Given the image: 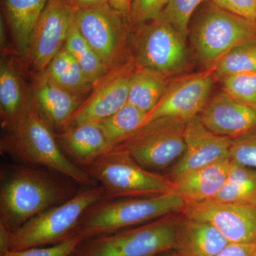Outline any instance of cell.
Masks as SVG:
<instances>
[{"mask_svg": "<svg viewBox=\"0 0 256 256\" xmlns=\"http://www.w3.org/2000/svg\"><path fill=\"white\" fill-rule=\"evenodd\" d=\"M74 195L69 185L50 172L30 166H13L2 176L0 224L14 232Z\"/></svg>", "mask_w": 256, "mask_h": 256, "instance_id": "6da1fadb", "label": "cell"}, {"mask_svg": "<svg viewBox=\"0 0 256 256\" xmlns=\"http://www.w3.org/2000/svg\"><path fill=\"white\" fill-rule=\"evenodd\" d=\"M0 151L21 162L52 170L88 188L96 186L95 180L64 154L53 129L32 100L22 118L2 138Z\"/></svg>", "mask_w": 256, "mask_h": 256, "instance_id": "7a4b0ae2", "label": "cell"}, {"mask_svg": "<svg viewBox=\"0 0 256 256\" xmlns=\"http://www.w3.org/2000/svg\"><path fill=\"white\" fill-rule=\"evenodd\" d=\"M186 202L173 193L139 198L101 200L82 214L76 233L94 238L148 223L172 214L182 213Z\"/></svg>", "mask_w": 256, "mask_h": 256, "instance_id": "3957f363", "label": "cell"}, {"mask_svg": "<svg viewBox=\"0 0 256 256\" xmlns=\"http://www.w3.org/2000/svg\"><path fill=\"white\" fill-rule=\"evenodd\" d=\"M82 168L104 188L102 200L156 196L172 188L168 176L146 169L122 150H109Z\"/></svg>", "mask_w": 256, "mask_h": 256, "instance_id": "277c9868", "label": "cell"}, {"mask_svg": "<svg viewBox=\"0 0 256 256\" xmlns=\"http://www.w3.org/2000/svg\"><path fill=\"white\" fill-rule=\"evenodd\" d=\"M182 218L172 214L137 227L86 239L70 256H158L174 250Z\"/></svg>", "mask_w": 256, "mask_h": 256, "instance_id": "5b68a950", "label": "cell"}, {"mask_svg": "<svg viewBox=\"0 0 256 256\" xmlns=\"http://www.w3.org/2000/svg\"><path fill=\"white\" fill-rule=\"evenodd\" d=\"M104 195L101 185L90 186L33 217L11 232L10 250L50 246L73 238L77 235V226L84 212Z\"/></svg>", "mask_w": 256, "mask_h": 256, "instance_id": "8992f818", "label": "cell"}, {"mask_svg": "<svg viewBox=\"0 0 256 256\" xmlns=\"http://www.w3.org/2000/svg\"><path fill=\"white\" fill-rule=\"evenodd\" d=\"M186 40L160 15L131 30L130 56L138 67L170 78L188 68Z\"/></svg>", "mask_w": 256, "mask_h": 256, "instance_id": "52a82bcc", "label": "cell"}, {"mask_svg": "<svg viewBox=\"0 0 256 256\" xmlns=\"http://www.w3.org/2000/svg\"><path fill=\"white\" fill-rule=\"evenodd\" d=\"M195 18L191 41L198 60L206 68L242 42L256 40V22L206 1Z\"/></svg>", "mask_w": 256, "mask_h": 256, "instance_id": "ba28073f", "label": "cell"}, {"mask_svg": "<svg viewBox=\"0 0 256 256\" xmlns=\"http://www.w3.org/2000/svg\"><path fill=\"white\" fill-rule=\"evenodd\" d=\"M186 124L176 118L153 120L111 149L128 152L138 164L158 172L174 166L183 156Z\"/></svg>", "mask_w": 256, "mask_h": 256, "instance_id": "9c48e42d", "label": "cell"}, {"mask_svg": "<svg viewBox=\"0 0 256 256\" xmlns=\"http://www.w3.org/2000/svg\"><path fill=\"white\" fill-rule=\"evenodd\" d=\"M75 22L108 72L129 60L130 25L108 3L76 12Z\"/></svg>", "mask_w": 256, "mask_h": 256, "instance_id": "30bf717a", "label": "cell"}, {"mask_svg": "<svg viewBox=\"0 0 256 256\" xmlns=\"http://www.w3.org/2000/svg\"><path fill=\"white\" fill-rule=\"evenodd\" d=\"M214 80L212 68L170 80L164 95L154 108L146 112L143 126L160 118L188 121L200 116L210 100Z\"/></svg>", "mask_w": 256, "mask_h": 256, "instance_id": "8fae6325", "label": "cell"}, {"mask_svg": "<svg viewBox=\"0 0 256 256\" xmlns=\"http://www.w3.org/2000/svg\"><path fill=\"white\" fill-rule=\"evenodd\" d=\"M137 68V64L130 56L124 63L109 70L94 86L64 129L100 120L122 108L128 104L130 84Z\"/></svg>", "mask_w": 256, "mask_h": 256, "instance_id": "7c38bea8", "label": "cell"}, {"mask_svg": "<svg viewBox=\"0 0 256 256\" xmlns=\"http://www.w3.org/2000/svg\"><path fill=\"white\" fill-rule=\"evenodd\" d=\"M75 18L65 0H48L30 38L26 62L35 73L44 72L65 44Z\"/></svg>", "mask_w": 256, "mask_h": 256, "instance_id": "4fadbf2b", "label": "cell"}, {"mask_svg": "<svg viewBox=\"0 0 256 256\" xmlns=\"http://www.w3.org/2000/svg\"><path fill=\"white\" fill-rule=\"evenodd\" d=\"M182 215L215 226L229 242H256V206L208 200L186 204Z\"/></svg>", "mask_w": 256, "mask_h": 256, "instance_id": "5bb4252c", "label": "cell"}, {"mask_svg": "<svg viewBox=\"0 0 256 256\" xmlns=\"http://www.w3.org/2000/svg\"><path fill=\"white\" fill-rule=\"evenodd\" d=\"M232 140L212 132L198 116L188 120L184 132V152L172 166L168 178L172 182L194 170L228 159Z\"/></svg>", "mask_w": 256, "mask_h": 256, "instance_id": "9a60e30c", "label": "cell"}, {"mask_svg": "<svg viewBox=\"0 0 256 256\" xmlns=\"http://www.w3.org/2000/svg\"><path fill=\"white\" fill-rule=\"evenodd\" d=\"M198 116L210 131L222 137L234 139L256 129V108L224 90L208 100Z\"/></svg>", "mask_w": 256, "mask_h": 256, "instance_id": "2e32d148", "label": "cell"}, {"mask_svg": "<svg viewBox=\"0 0 256 256\" xmlns=\"http://www.w3.org/2000/svg\"><path fill=\"white\" fill-rule=\"evenodd\" d=\"M31 95L34 106L42 118L58 132L84 100L58 85L45 70L33 76Z\"/></svg>", "mask_w": 256, "mask_h": 256, "instance_id": "e0dca14e", "label": "cell"}, {"mask_svg": "<svg viewBox=\"0 0 256 256\" xmlns=\"http://www.w3.org/2000/svg\"><path fill=\"white\" fill-rule=\"evenodd\" d=\"M3 53L0 63V117L6 132L12 130L22 118L32 104L28 92L14 60Z\"/></svg>", "mask_w": 256, "mask_h": 256, "instance_id": "ac0fdd59", "label": "cell"}, {"mask_svg": "<svg viewBox=\"0 0 256 256\" xmlns=\"http://www.w3.org/2000/svg\"><path fill=\"white\" fill-rule=\"evenodd\" d=\"M232 161L228 158L203 166L172 182L171 193L186 204L213 200L223 188Z\"/></svg>", "mask_w": 256, "mask_h": 256, "instance_id": "d6986e66", "label": "cell"}, {"mask_svg": "<svg viewBox=\"0 0 256 256\" xmlns=\"http://www.w3.org/2000/svg\"><path fill=\"white\" fill-rule=\"evenodd\" d=\"M55 136L64 154L80 168L108 150L105 136L95 121L65 128Z\"/></svg>", "mask_w": 256, "mask_h": 256, "instance_id": "ffe728a7", "label": "cell"}, {"mask_svg": "<svg viewBox=\"0 0 256 256\" xmlns=\"http://www.w3.org/2000/svg\"><path fill=\"white\" fill-rule=\"evenodd\" d=\"M228 244L212 224L184 216L178 225L174 250L181 256H215Z\"/></svg>", "mask_w": 256, "mask_h": 256, "instance_id": "44dd1931", "label": "cell"}, {"mask_svg": "<svg viewBox=\"0 0 256 256\" xmlns=\"http://www.w3.org/2000/svg\"><path fill=\"white\" fill-rule=\"evenodd\" d=\"M48 0H1L6 25L18 56L28 60L30 38L35 24Z\"/></svg>", "mask_w": 256, "mask_h": 256, "instance_id": "7402d4cb", "label": "cell"}, {"mask_svg": "<svg viewBox=\"0 0 256 256\" xmlns=\"http://www.w3.org/2000/svg\"><path fill=\"white\" fill-rule=\"evenodd\" d=\"M169 78L159 72L138 66L130 84L128 104L149 112L164 95Z\"/></svg>", "mask_w": 256, "mask_h": 256, "instance_id": "603a6c76", "label": "cell"}, {"mask_svg": "<svg viewBox=\"0 0 256 256\" xmlns=\"http://www.w3.org/2000/svg\"><path fill=\"white\" fill-rule=\"evenodd\" d=\"M45 72L60 86L82 98L90 94L94 88L76 60L64 46Z\"/></svg>", "mask_w": 256, "mask_h": 256, "instance_id": "cb8c5ba5", "label": "cell"}, {"mask_svg": "<svg viewBox=\"0 0 256 256\" xmlns=\"http://www.w3.org/2000/svg\"><path fill=\"white\" fill-rule=\"evenodd\" d=\"M212 200L256 206V170L232 161L225 184Z\"/></svg>", "mask_w": 256, "mask_h": 256, "instance_id": "d4e9b609", "label": "cell"}, {"mask_svg": "<svg viewBox=\"0 0 256 256\" xmlns=\"http://www.w3.org/2000/svg\"><path fill=\"white\" fill-rule=\"evenodd\" d=\"M146 114L144 111L127 104L114 114L95 121L105 136L108 150L142 127Z\"/></svg>", "mask_w": 256, "mask_h": 256, "instance_id": "484cf974", "label": "cell"}, {"mask_svg": "<svg viewBox=\"0 0 256 256\" xmlns=\"http://www.w3.org/2000/svg\"><path fill=\"white\" fill-rule=\"evenodd\" d=\"M64 47L76 60L94 86L107 73V69L100 57L79 31L75 18Z\"/></svg>", "mask_w": 256, "mask_h": 256, "instance_id": "4316f807", "label": "cell"}, {"mask_svg": "<svg viewBox=\"0 0 256 256\" xmlns=\"http://www.w3.org/2000/svg\"><path fill=\"white\" fill-rule=\"evenodd\" d=\"M210 68H213L215 79L220 80L236 74L256 72V40L234 46Z\"/></svg>", "mask_w": 256, "mask_h": 256, "instance_id": "83f0119b", "label": "cell"}, {"mask_svg": "<svg viewBox=\"0 0 256 256\" xmlns=\"http://www.w3.org/2000/svg\"><path fill=\"white\" fill-rule=\"evenodd\" d=\"M206 0H168L161 16L184 38L190 34L192 16Z\"/></svg>", "mask_w": 256, "mask_h": 256, "instance_id": "f1b7e54d", "label": "cell"}, {"mask_svg": "<svg viewBox=\"0 0 256 256\" xmlns=\"http://www.w3.org/2000/svg\"><path fill=\"white\" fill-rule=\"evenodd\" d=\"M222 82L224 92L244 105L256 108V72L230 76Z\"/></svg>", "mask_w": 256, "mask_h": 256, "instance_id": "f546056e", "label": "cell"}, {"mask_svg": "<svg viewBox=\"0 0 256 256\" xmlns=\"http://www.w3.org/2000/svg\"><path fill=\"white\" fill-rule=\"evenodd\" d=\"M229 159L242 166L256 170V129L233 139Z\"/></svg>", "mask_w": 256, "mask_h": 256, "instance_id": "4dcf8cb0", "label": "cell"}, {"mask_svg": "<svg viewBox=\"0 0 256 256\" xmlns=\"http://www.w3.org/2000/svg\"><path fill=\"white\" fill-rule=\"evenodd\" d=\"M84 238L77 234L66 242L50 246L34 247L0 252V256H70Z\"/></svg>", "mask_w": 256, "mask_h": 256, "instance_id": "1f68e13d", "label": "cell"}, {"mask_svg": "<svg viewBox=\"0 0 256 256\" xmlns=\"http://www.w3.org/2000/svg\"><path fill=\"white\" fill-rule=\"evenodd\" d=\"M168 2V0H133L130 16L131 30L160 16Z\"/></svg>", "mask_w": 256, "mask_h": 256, "instance_id": "d6a6232c", "label": "cell"}, {"mask_svg": "<svg viewBox=\"0 0 256 256\" xmlns=\"http://www.w3.org/2000/svg\"><path fill=\"white\" fill-rule=\"evenodd\" d=\"M226 11L256 22V0H210Z\"/></svg>", "mask_w": 256, "mask_h": 256, "instance_id": "836d02e7", "label": "cell"}, {"mask_svg": "<svg viewBox=\"0 0 256 256\" xmlns=\"http://www.w3.org/2000/svg\"><path fill=\"white\" fill-rule=\"evenodd\" d=\"M256 242L235 244L230 242L215 256H254Z\"/></svg>", "mask_w": 256, "mask_h": 256, "instance_id": "e575fe53", "label": "cell"}, {"mask_svg": "<svg viewBox=\"0 0 256 256\" xmlns=\"http://www.w3.org/2000/svg\"><path fill=\"white\" fill-rule=\"evenodd\" d=\"M66 2L75 12L95 8L108 3V0H65Z\"/></svg>", "mask_w": 256, "mask_h": 256, "instance_id": "d590c367", "label": "cell"}, {"mask_svg": "<svg viewBox=\"0 0 256 256\" xmlns=\"http://www.w3.org/2000/svg\"><path fill=\"white\" fill-rule=\"evenodd\" d=\"M108 3L112 9L120 13L130 23L133 0H108Z\"/></svg>", "mask_w": 256, "mask_h": 256, "instance_id": "8d00e7d4", "label": "cell"}, {"mask_svg": "<svg viewBox=\"0 0 256 256\" xmlns=\"http://www.w3.org/2000/svg\"><path fill=\"white\" fill-rule=\"evenodd\" d=\"M11 245V230L0 224V252H8Z\"/></svg>", "mask_w": 256, "mask_h": 256, "instance_id": "74e56055", "label": "cell"}, {"mask_svg": "<svg viewBox=\"0 0 256 256\" xmlns=\"http://www.w3.org/2000/svg\"><path fill=\"white\" fill-rule=\"evenodd\" d=\"M163 254H164V255L161 256H181L180 255V254H178V252H176L174 250L163 252Z\"/></svg>", "mask_w": 256, "mask_h": 256, "instance_id": "f35d334b", "label": "cell"}, {"mask_svg": "<svg viewBox=\"0 0 256 256\" xmlns=\"http://www.w3.org/2000/svg\"><path fill=\"white\" fill-rule=\"evenodd\" d=\"M254 256H256V246L255 254H254Z\"/></svg>", "mask_w": 256, "mask_h": 256, "instance_id": "ab89813d", "label": "cell"}]
</instances>
